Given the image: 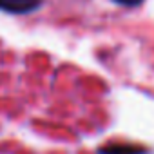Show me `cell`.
<instances>
[{
  "label": "cell",
  "mask_w": 154,
  "mask_h": 154,
  "mask_svg": "<svg viewBox=\"0 0 154 154\" xmlns=\"http://www.w3.org/2000/svg\"><path fill=\"white\" fill-rule=\"evenodd\" d=\"M44 6V0H0V11L11 15H27Z\"/></svg>",
  "instance_id": "6da1fadb"
},
{
  "label": "cell",
  "mask_w": 154,
  "mask_h": 154,
  "mask_svg": "<svg viewBox=\"0 0 154 154\" xmlns=\"http://www.w3.org/2000/svg\"><path fill=\"white\" fill-rule=\"evenodd\" d=\"M100 154H147V149L136 147V145H125V143H116L100 149Z\"/></svg>",
  "instance_id": "7a4b0ae2"
},
{
  "label": "cell",
  "mask_w": 154,
  "mask_h": 154,
  "mask_svg": "<svg viewBox=\"0 0 154 154\" xmlns=\"http://www.w3.org/2000/svg\"><path fill=\"white\" fill-rule=\"evenodd\" d=\"M112 2H116L120 6H125V8H136V6H140L143 2V0H112Z\"/></svg>",
  "instance_id": "3957f363"
}]
</instances>
